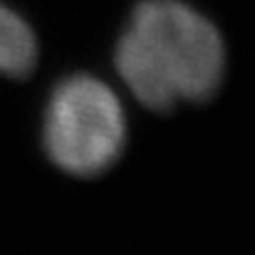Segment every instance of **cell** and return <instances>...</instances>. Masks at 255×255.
Returning a JSON list of instances; mask_svg holds the SVG:
<instances>
[{
    "label": "cell",
    "instance_id": "1",
    "mask_svg": "<svg viewBox=\"0 0 255 255\" xmlns=\"http://www.w3.org/2000/svg\"><path fill=\"white\" fill-rule=\"evenodd\" d=\"M119 80L151 112L211 99L226 75L218 27L181 0H141L114 50Z\"/></svg>",
    "mask_w": 255,
    "mask_h": 255
},
{
    "label": "cell",
    "instance_id": "2",
    "mask_svg": "<svg viewBox=\"0 0 255 255\" xmlns=\"http://www.w3.org/2000/svg\"><path fill=\"white\" fill-rule=\"evenodd\" d=\"M50 161L70 176L109 171L127 144V117L117 92L92 75H72L50 94L42 124Z\"/></svg>",
    "mask_w": 255,
    "mask_h": 255
},
{
    "label": "cell",
    "instance_id": "3",
    "mask_svg": "<svg viewBox=\"0 0 255 255\" xmlns=\"http://www.w3.org/2000/svg\"><path fill=\"white\" fill-rule=\"evenodd\" d=\"M37 55L40 45L35 30L25 17L0 2V75L12 80L27 77L37 65Z\"/></svg>",
    "mask_w": 255,
    "mask_h": 255
}]
</instances>
